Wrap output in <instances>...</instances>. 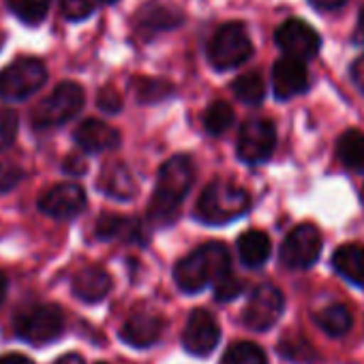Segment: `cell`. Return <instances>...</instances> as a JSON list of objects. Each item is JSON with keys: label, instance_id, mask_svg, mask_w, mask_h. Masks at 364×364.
Segmentation results:
<instances>
[{"label": "cell", "instance_id": "35", "mask_svg": "<svg viewBox=\"0 0 364 364\" xmlns=\"http://www.w3.org/2000/svg\"><path fill=\"white\" fill-rule=\"evenodd\" d=\"M97 105L107 114H116L122 107V97L114 88H103L97 97Z\"/></svg>", "mask_w": 364, "mask_h": 364}, {"label": "cell", "instance_id": "4", "mask_svg": "<svg viewBox=\"0 0 364 364\" xmlns=\"http://www.w3.org/2000/svg\"><path fill=\"white\" fill-rule=\"evenodd\" d=\"M253 56V43L242 22H228L223 24L210 46H208V60L217 71H230L245 65Z\"/></svg>", "mask_w": 364, "mask_h": 364}, {"label": "cell", "instance_id": "42", "mask_svg": "<svg viewBox=\"0 0 364 364\" xmlns=\"http://www.w3.org/2000/svg\"><path fill=\"white\" fill-rule=\"evenodd\" d=\"M7 287H9V281H7V274L0 272V306H3L5 298H7Z\"/></svg>", "mask_w": 364, "mask_h": 364}, {"label": "cell", "instance_id": "36", "mask_svg": "<svg viewBox=\"0 0 364 364\" xmlns=\"http://www.w3.org/2000/svg\"><path fill=\"white\" fill-rule=\"evenodd\" d=\"M349 77H351L353 86L364 95V54L358 56V58L351 63V67H349Z\"/></svg>", "mask_w": 364, "mask_h": 364}, {"label": "cell", "instance_id": "12", "mask_svg": "<svg viewBox=\"0 0 364 364\" xmlns=\"http://www.w3.org/2000/svg\"><path fill=\"white\" fill-rule=\"evenodd\" d=\"M221 338V328L215 315L206 309H196L182 332V345L193 355H208L215 351Z\"/></svg>", "mask_w": 364, "mask_h": 364}, {"label": "cell", "instance_id": "44", "mask_svg": "<svg viewBox=\"0 0 364 364\" xmlns=\"http://www.w3.org/2000/svg\"><path fill=\"white\" fill-rule=\"evenodd\" d=\"M0 48H3V37H0Z\"/></svg>", "mask_w": 364, "mask_h": 364}, {"label": "cell", "instance_id": "6", "mask_svg": "<svg viewBox=\"0 0 364 364\" xmlns=\"http://www.w3.org/2000/svg\"><path fill=\"white\" fill-rule=\"evenodd\" d=\"M65 326L63 311L56 304H33L16 317V332L22 341L46 345L60 336Z\"/></svg>", "mask_w": 364, "mask_h": 364}, {"label": "cell", "instance_id": "30", "mask_svg": "<svg viewBox=\"0 0 364 364\" xmlns=\"http://www.w3.org/2000/svg\"><path fill=\"white\" fill-rule=\"evenodd\" d=\"M133 90L139 103H159V101L169 99L173 92L171 84H167L165 80H150V77L135 80Z\"/></svg>", "mask_w": 364, "mask_h": 364}, {"label": "cell", "instance_id": "13", "mask_svg": "<svg viewBox=\"0 0 364 364\" xmlns=\"http://www.w3.org/2000/svg\"><path fill=\"white\" fill-rule=\"evenodd\" d=\"M39 208L54 219H73L86 208V193L73 182H60L41 196Z\"/></svg>", "mask_w": 364, "mask_h": 364}, {"label": "cell", "instance_id": "27", "mask_svg": "<svg viewBox=\"0 0 364 364\" xmlns=\"http://www.w3.org/2000/svg\"><path fill=\"white\" fill-rule=\"evenodd\" d=\"M221 364H268V360L259 345L242 341V343H234L223 353Z\"/></svg>", "mask_w": 364, "mask_h": 364}, {"label": "cell", "instance_id": "33", "mask_svg": "<svg viewBox=\"0 0 364 364\" xmlns=\"http://www.w3.org/2000/svg\"><path fill=\"white\" fill-rule=\"evenodd\" d=\"M18 116L11 109L0 107V150H5L14 144L18 135Z\"/></svg>", "mask_w": 364, "mask_h": 364}, {"label": "cell", "instance_id": "17", "mask_svg": "<svg viewBox=\"0 0 364 364\" xmlns=\"http://www.w3.org/2000/svg\"><path fill=\"white\" fill-rule=\"evenodd\" d=\"M109 291H112V277L99 266L82 268L73 277V294L82 302H101L103 298H107Z\"/></svg>", "mask_w": 364, "mask_h": 364}, {"label": "cell", "instance_id": "40", "mask_svg": "<svg viewBox=\"0 0 364 364\" xmlns=\"http://www.w3.org/2000/svg\"><path fill=\"white\" fill-rule=\"evenodd\" d=\"M0 364H35V362L24 353H5L0 355Z\"/></svg>", "mask_w": 364, "mask_h": 364}, {"label": "cell", "instance_id": "28", "mask_svg": "<svg viewBox=\"0 0 364 364\" xmlns=\"http://www.w3.org/2000/svg\"><path fill=\"white\" fill-rule=\"evenodd\" d=\"M52 0H9V7L18 20L28 26H37L46 20Z\"/></svg>", "mask_w": 364, "mask_h": 364}, {"label": "cell", "instance_id": "2", "mask_svg": "<svg viewBox=\"0 0 364 364\" xmlns=\"http://www.w3.org/2000/svg\"><path fill=\"white\" fill-rule=\"evenodd\" d=\"M230 262V249L223 242L213 240L208 245H202L176 264V285L187 294H198L223 274H228Z\"/></svg>", "mask_w": 364, "mask_h": 364}, {"label": "cell", "instance_id": "29", "mask_svg": "<svg viewBox=\"0 0 364 364\" xmlns=\"http://www.w3.org/2000/svg\"><path fill=\"white\" fill-rule=\"evenodd\" d=\"M234 124V109L228 101H215L204 114V129L210 135H221Z\"/></svg>", "mask_w": 364, "mask_h": 364}, {"label": "cell", "instance_id": "20", "mask_svg": "<svg viewBox=\"0 0 364 364\" xmlns=\"http://www.w3.org/2000/svg\"><path fill=\"white\" fill-rule=\"evenodd\" d=\"M99 185H101L103 193H107L114 200H131L135 196V191H137L133 173L129 171L127 165H120V163L107 165L101 171Z\"/></svg>", "mask_w": 364, "mask_h": 364}, {"label": "cell", "instance_id": "9", "mask_svg": "<svg viewBox=\"0 0 364 364\" xmlns=\"http://www.w3.org/2000/svg\"><path fill=\"white\" fill-rule=\"evenodd\" d=\"M274 43L287 58H296L300 63H306L315 58L321 50V37L319 33L306 24L304 20L291 18L285 20L277 33H274Z\"/></svg>", "mask_w": 364, "mask_h": 364}, {"label": "cell", "instance_id": "23", "mask_svg": "<svg viewBox=\"0 0 364 364\" xmlns=\"http://www.w3.org/2000/svg\"><path fill=\"white\" fill-rule=\"evenodd\" d=\"M315 323L330 336H345L351 330V313L343 306V304H330L323 306L321 311H317L313 315Z\"/></svg>", "mask_w": 364, "mask_h": 364}, {"label": "cell", "instance_id": "39", "mask_svg": "<svg viewBox=\"0 0 364 364\" xmlns=\"http://www.w3.org/2000/svg\"><path fill=\"white\" fill-rule=\"evenodd\" d=\"M351 46H364V7L358 14V22L355 28L351 33Z\"/></svg>", "mask_w": 364, "mask_h": 364}, {"label": "cell", "instance_id": "24", "mask_svg": "<svg viewBox=\"0 0 364 364\" xmlns=\"http://www.w3.org/2000/svg\"><path fill=\"white\" fill-rule=\"evenodd\" d=\"M182 22H185V18H182L178 11L167 9L156 3L146 5L139 11V24H141V28H148V31H171V28H178Z\"/></svg>", "mask_w": 364, "mask_h": 364}, {"label": "cell", "instance_id": "43", "mask_svg": "<svg viewBox=\"0 0 364 364\" xmlns=\"http://www.w3.org/2000/svg\"><path fill=\"white\" fill-rule=\"evenodd\" d=\"M103 3H107V5H114V3H118V0H103Z\"/></svg>", "mask_w": 364, "mask_h": 364}, {"label": "cell", "instance_id": "8", "mask_svg": "<svg viewBox=\"0 0 364 364\" xmlns=\"http://www.w3.org/2000/svg\"><path fill=\"white\" fill-rule=\"evenodd\" d=\"M319 253H321L319 230L311 223H302L285 236L279 257L285 268L304 270V268H311L319 259Z\"/></svg>", "mask_w": 364, "mask_h": 364}, {"label": "cell", "instance_id": "16", "mask_svg": "<svg viewBox=\"0 0 364 364\" xmlns=\"http://www.w3.org/2000/svg\"><path fill=\"white\" fill-rule=\"evenodd\" d=\"M75 141L86 152H105L120 146V133L114 127L90 118L75 129Z\"/></svg>", "mask_w": 364, "mask_h": 364}, {"label": "cell", "instance_id": "31", "mask_svg": "<svg viewBox=\"0 0 364 364\" xmlns=\"http://www.w3.org/2000/svg\"><path fill=\"white\" fill-rule=\"evenodd\" d=\"M242 289H245V283L238 277H234L232 272H228L215 281V298L219 302H230V300L238 298L242 294Z\"/></svg>", "mask_w": 364, "mask_h": 364}, {"label": "cell", "instance_id": "10", "mask_svg": "<svg viewBox=\"0 0 364 364\" xmlns=\"http://www.w3.org/2000/svg\"><path fill=\"white\" fill-rule=\"evenodd\" d=\"M283 306H285V300H283L281 289L270 283H264L253 289L245 306L242 321L249 330H255V332L270 330L281 319Z\"/></svg>", "mask_w": 364, "mask_h": 364}, {"label": "cell", "instance_id": "34", "mask_svg": "<svg viewBox=\"0 0 364 364\" xmlns=\"http://www.w3.org/2000/svg\"><path fill=\"white\" fill-rule=\"evenodd\" d=\"M20 180H22V169L20 167L0 163V193L11 191Z\"/></svg>", "mask_w": 364, "mask_h": 364}, {"label": "cell", "instance_id": "18", "mask_svg": "<svg viewBox=\"0 0 364 364\" xmlns=\"http://www.w3.org/2000/svg\"><path fill=\"white\" fill-rule=\"evenodd\" d=\"M97 238L101 240H127V242H137L144 245L148 240V236L144 234V228L139 221L135 219H127L120 215H103L97 221V230H95Z\"/></svg>", "mask_w": 364, "mask_h": 364}, {"label": "cell", "instance_id": "11", "mask_svg": "<svg viewBox=\"0 0 364 364\" xmlns=\"http://www.w3.org/2000/svg\"><path fill=\"white\" fill-rule=\"evenodd\" d=\"M277 146V129L266 118H253L247 120L238 135V156L240 161L249 165L264 163L272 156Z\"/></svg>", "mask_w": 364, "mask_h": 364}, {"label": "cell", "instance_id": "1", "mask_svg": "<svg viewBox=\"0 0 364 364\" xmlns=\"http://www.w3.org/2000/svg\"><path fill=\"white\" fill-rule=\"evenodd\" d=\"M196 167L191 156L176 154L167 159L156 176V187L150 200V219L156 225H165L173 219L180 202L191 191Z\"/></svg>", "mask_w": 364, "mask_h": 364}, {"label": "cell", "instance_id": "37", "mask_svg": "<svg viewBox=\"0 0 364 364\" xmlns=\"http://www.w3.org/2000/svg\"><path fill=\"white\" fill-rule=\"evenodd\" d=\"M65 171H69V173H75V176H82L86 169H88V163L84 161V156H77V154H71L67 161H65Z\"/></svg>", "mask_w": 364, "mask_h": 364}, {"label": "cell", "instance_id": "7", "mask_svg": "<svg viewBox=\"0 0 364 364\" xmlns=\"http://www.w3.org/2000/svg\"><path fill=\"white\" fill-rule=\"evenodd\" d=\"M48 80V71L37 58H18L0 71V99L22 101L35 95Z\"/></svg>", "mask_w": 364, "mask_h": 364}, {"label": "cell", "instance_id": "45", "mask_svg": "<svg viewBox=\"0 0 364 364\" xmlns=\"http://www.w3.org/2000/svg\"><path fill=\"white\" fill-rule=\"evenodd\" d=\"M99 364H105V362H99Z\"/></svg>", "mask_w": 364, "mask_h": 364}, {"label": "cell", "instance_id": "25", "mask_svg": "<svg viewBox=\"0 0 364 364\" xmlns=\"http://www.w3.org/2000/svg\"><path fill=\"white\" fill-rule=\"evenodd\" d=\"M232 90H234L236 99L242 101L245 105H259L266 97V84H264L262 75L255 71L236 77L232 84Z\"/></svg>", "mask_w": 364, "mask_h": 364}, {"label": "cell", "instance_id": "32", "mask_svg": "<svg viewBox=\"0 0 364 364\" xmlns=\"http://www.w3.org/2000/svg\"><path fill=\"white\" fill-rule=\"evenodd\" d=\"M60 11L69 22H82L92 16L95 3L92 0H60Z\"/></svg>", "mask_w": 364, "mask_h": 364}, {"label": "cell", "instance_id": "41", "mask_svg": "<svg viewBox=\"0 0 364 364\" xmlns=\"http://www.w3.org/2000/svg\"><path fill=\"white\" fill-rule=\"evenodd\" d=\"M56 364H84V358L80 353H67L56 360Z\"/></svg>", "mask_w": 364, "mask_h": 364}, {"label": "cell", "instance_id": "14", "mask_svg": "<svg viewBox=\"0 0 364 364\" xmlns=\"http://www.w3.org/2000/svg\"><path fill=\"white\" fill-rule=\"evenodd\" d=\"M311 77L304 63L296 58H279L272 67V92L279 101H289L309 90Z\"/></svg>", "mask_w": 364, "mask_h": 364}, {"label": "cell", "instance_id": "3", "mask_svg": "<svg viewBox=\"0 0 364 364\" xmlns=\"http://www.w3.org/2000/svg\"><path fill=\"white\" fill-rule=\"evenodd\" d=\"M249 208L251 198L242 187L230 180H213L198 200L196 219L206 225H228L247 215Z\"/></svg>", "mask_w": 364, "mask_h": 364}, {"label": "cell", "instance_id": "21", "mask_svg": "<svg viewBox=\"0 0 364 364\" xmlns=\"http://www.w3.org/2000/svg\"><path fill=\"white\" fill-rule=\"evenodd\" d=\"M270 238L259 230H249L238 238V253L245 266L262 268L270 257Z\"/></svg>", "mask_w": 364, "mask_h": 364}, {"label": "cell", "instance_id": "22", "mask_svg": "<svg viewBox=\"0 0 364 364\" xmlns=\"http://www.w3.org/2000/svg\"><path fill=\"white\" fill-rule=\"evenodd\" d=\"M336 156L349 171L364 173V133L358 129L345 131L336 141Z\"/></svg>", "mask_w": 364, "mask_h": 364}, {"label": "cell", "instance_id": "5", "mask_svg": "<svg viewBox=\"0 0 364 364\" xmlns=\"http://www.w3.org/2000/svg\"><path fill=\"white\" fill-rule=\"evenodd\" d=\"M84 105V90L80 84L63 82L48 95L33 112V124L37 129H50L71 120Z\"/></svg>", "mask_w": 364, "mask_h": 364}, {"label": "cell", "instance_id": "26", "mask_svg": "<svg viewBox=\"0 0 364 364\" xmlns=\"http://www.w3.org/2000/svg\"><path fill=\"white\" fill-rule=\"evenodd\" d=\"M279 353L289 360V362H296V364H311L317 360V351L315 347L300 334H289V336H283L281 343H279Z\"/></svg>", "mask_w": 364, "mask_h": 364}, {"label": "cell", "instance_id": "19", "mask_svg": "<svg viewBox=\"0 0 364 364\" xmlns=\"http://www.w3.org/2000/svg\"><path fill=\"white\" fill-rule=\"evenodd\" d=\"M334 270L351 285L364 287V247L349 242L334 251L332 255Z\"/></svg>", "mask_w": 364, "mask_h": 364}, {"label": "cell", "instance_id": "15", "mask_svg": "<svg viewBox=\"0 0 364 364\" xmlns=\"http://www.w3.org/2000/svg\"><path fill=\"white\" fill-rule=\"evenodd\" d=\"M163 328H165V321L161 317L150 315V313H135L122 323L120 338L131 347L144 349V347L154 345L161 338Z\"/></svg>", "mask_w": 364, "mask_h": 364}, {"label": "cell", "instance_id": "38", "mask_svg": "<svg viewBox=\"0 0 364 364\" xmlns=\"http://www.w3.org/2000/svg\"><path fill=\"white\" fill-rule=\"evenodd\" d=\"M306 3L317 11H336L347 3V0H306Z\"/></svg>", "mask_w": 364, "mask_h": 364}]
</instances>
